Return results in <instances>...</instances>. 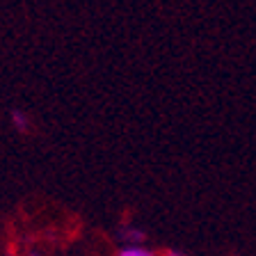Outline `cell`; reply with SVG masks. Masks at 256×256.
<instances>
[{"label":"cell","instance_id":"1","mask_svg":"<svg viewBox=\"0 0 256 256\" xmlns=\"http://www.w3.org/2000/svg\"><path fill=\"white\" fill-rule=\"evenodd\" d=\"M119 256H156L154 252L144 250V247H138V245H128L126 250L119 252Z\"/></svg>","mask_w":256,"mask_h":256},{"label":"cell","instance_id":"2","mask_svg":"<svg viewBox=\"0 0 256 256\" xmlns=\"http://www.w3.org/2000/svg\"><path fill=\"white\" fill-rule=\"evenodd\" d=\"M12 122H14V126L18 128V130H28V124H30V119H28L23 112H12Z\"/></svg>","mask_w":256,"mask_h":256},{"label":"cell","instance_id":"3","mask_svg":"<svg viewBox=\"0 0 256 256\" xmlns=\"http://www.w3.org/2000/svg\"><path fill=\"white\" fill-rule=\"evenodd\" d=\"M122 236L128 240V242H142L144 240V234L142 231H138V229H128V231H124Z\"/></svg>","mask_w":256,"mask_h":256},{"label":"cell","instance_id":"4","mask_svg":"<svg viewBox=\"0 0 256 256\" xmlns=\"http://www.w3.org/2000/svg\"><path fill=\"white\" fill-rule=\"evenodd\" d=\"M158 256H186L183 252H176V250H160Z\"/></svg>","mask_w":256,"mask_h":256}]
</instances>
